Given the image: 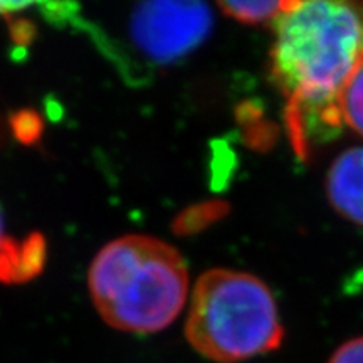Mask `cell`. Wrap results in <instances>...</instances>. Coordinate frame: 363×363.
Masks as SVG:
<instances>
[{"label":"cell","mask_w":363,"mask_h":363,"mask_svg":"<svg viewBox=\"0 0 363 363\" xmlns=\"http://www.w3.org/2000/svg\"><path fill=\"white\" fill-rule=\"evenodd\" d=\"M274 26L271 78L288 99L289 136L303 155L342 126L340 94L363 54V4L289 2Z\"/></svg>","instance_id":"6da1fadb"},{"label":"cell","mask_w":363,"mask_h":363,"mask_svg":"<svg viewBox=\"0 0 363 363\" xmlns=\"http://www.w3.org/2000/svg\"><path fill=\"white\" fill-rule=\"evenodd\" d=\"M94 306L113 328L157 333L184 310L189 274L175 247L150 235H125L106 244L89 267Z\"/></svg>","instance_id":"7a4b0ae2"},{"label":"cell","mask_w":363,"mask_h":363,"mask_svg":"<svg viewBox=\"0 0 363 363\" xmlns=\"http://www.w3.org/2000/svg\"><path fill=\"white\" fill-rule=\"evenodd\" d=\"M185 337L207 360L239 363L278 350L284 331L272 293L259 278L211 269L194 288Z\"/></svg>","instance_id":"3957f363"},{"label":"cell","mask_w":363,"mask_h":363,"mask_svg":"<svg viewBox=\"0 0 363 363\" xmlns=\"http://www.w3.org/2000/svg\"><path fill=\"white\" fill-rule=\"evenodd\" d=\"M211 9L201 2H147L130 21L135 49L155 65H169L187 56L211 33Z\"/></svg>","instance_id":"277c9868"},{"label":"cell","mask_w":363,"mask_h":363,"mask_svg":"<svg viewBox=\"0 0 363 363\" xmlns=\"http://www.w3.org/2000/svg\"><path fill=\"white\" fill-rule=\"evenodd\" d=\"M326 195L345 219L363 225V147L345 150L331 163Z\"/></svg>","instance_id":"5b68a950"},{"label":"cell","mask_w":363,"mask_h":363,"mask_svg":"<svg viewBox=\"0 0 363 363\" xmlns=\"http://www.w3.org/2000/svg\"><path fill=\"white\" fill-rule=\"evenodd\" d=\"M43 264L40 242H27L16 246L4 235V222L0 216V279H26L35 274Z\"/></svg>","instance_id":"8992f818"},{"label":"cell","mask_w":363,"mask_h":363,"mask_svg":"<svg viewBox=\"0 0 363 363\" xmlns=\"http://www.w3.org/2000/svg\"><path fill=\"white\" fill-rule=\"evenodd\" d=\"M342 125L363 136V54L353 67L338 101Z\"/></svg>","instance_id":"52a82bcc"},{"label":"cell","mask_w":363,"mask_h":363,"mask_svg":"<svg viewBox=\"0 0 363 363\" xmlns=\"http://www.w3.org/2000/svg\"><path fill=\"white\" fill-rule=\"evenodd\" d=\"M289 2H219L225 16L246 26H257L274 21L288 9Z\"/></svg>","instance_id":"ba28073f"},{"label":"cell","mask_w":363,"mask_h":363,"mask_svg":"<svg viewBox=\"0 0 363 363\" xmlns=\"http://www.w3.org/2000/svg\"><path fill=\"white\" fill-rule=\"evenodd\" d=\"M328 363H363V337L343 343L331 355Z\"/></svg>","instance_id":"9c48e42d"},{"label":"cell","mask_w":363,"mask_h":363,"mask_svg":"<svg viewBox=\"0 0 363 363\" xmlns=\"http://www.w3.org/2000/svg\"><path fill=\"white\" fill-rule=\"evenodd\" d=\"M33 7V4H12V2H0V17L12 16V13H19L21 11Z\"/></svg>","instance_id":"30bf717a"}]
</instances>
